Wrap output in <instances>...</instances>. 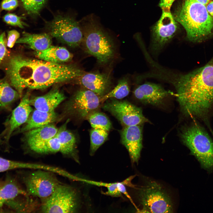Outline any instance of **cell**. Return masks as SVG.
Returning a JSON list of instances; mask_svg holds the SVG:
<instances>
[{"mask_svg": "<svg viewBox=\"0 0 213 213\" xmlns=\"http://www.w3.org/2000/svg\"><path fill=\"white\" fill-rule=\"evenodd\" d=\"M8 81L20 96L26 88L43 89L59 83L75 80L85 72L73 64H64L12 55L7 64Z\"/></svg>", "mask_w": 213, "mask_h": 213, "instance_id": "obj_1", "label": "cell"}, {"mask_svg": "<svg viewBox=\"0 0 213 213\" xmlns=\"http://www.w3.org/2000/svg\"><path fill=\"white\" fill-rule=\"evenodd\" d=\"M173 84L183 112L206 121L213 113V57L204 66L179 76Z\"/></svg>", "mask_w": 213, "mask_h": 213, "instance_id": "obj_2", "label": "cell"}, {"mask_svg": "<svg viewBox=\"0 0 213 213\" xmlns=\"http://www.w3.org/2000/svg\"><path fill=\"white\" fill-rule=\"evenodd\" d=\"M174 17L183 27L191 41L201 42L213 35V17L206 5L195 0H183Z\"/></svg>", "mask_w": 213, "mask_h": 213, "instance_id": "obj_3", "label": "cell"}, {"mask_svg": "<svg viewBox=\"0 0 213 213\" xmlns=\"http://www.w3.org/2000/svg\"><path fill=\"white\" fill-rule=\"evenodd\" d=\"M82 24L83 37L81 44L84 50L95 57L99 64H108L115 55L112 38L92 17H88Z\"/></svg>", "mask_w": 213, "mask_h": 213, "instance_id": "obj_4", "label": "cell"}, {"mask_svg": "<svg viewBox=\"0 0 213 213\" xmlns=\"http://www.w3.org/2000/svg\"><path fill=\"white\" fill-rule=\"evenodd\" d=\"M180 137L203 168H213V142L201 126L195 123L187 126L182 130Z\"/></svg>", "mask_w": 213, "mask_h": 213, "instance_id": "obj_5", "label": "cell"}, {"mask_svg": "<svg viewBox=\"0 0 213 213\" xmlns=\"http://www.w3.org/2000/svg\"><path fill=\"white\" fill-rule=\"evenodd\" d=\"M53 37L72 47L79 46L83 39V32L78 22L69 16L58 14L46 24Z\"/></svg>", "mask_w": 213, "mask_h": 213, "instance_id": "obj_6", "label": "cell"}, {"mask_svg": "<svg viewBox=\"0 0 213 213\" xmlns=\"http://www.w3.org/2000/svg\"><path fill=\"white\" fill-rule=\"evenodd\" d=\"M142 206V211L151 213H171L172 204L170 198L162 186L154 181L148 182L138 192Z\"/></svg>", "mask_w": 213, "mask_h": 213, "instance_id": "obj_7", "label": "cell"}, {"mask_svg": "<svg viewBox=\"0 0 213 213\" xmlns=\"http://www.w3.org/2000/svg\"><path fill=\"white\" fill-rule=\"evenodd\" d=\"M77 193L71 187L60 184L52 194L45 199L41 206L45 213H73L78 206Z\"/></svg>", "mask_w": 213, "mask_h": 213, "instance_id": "obj_8", "label": "cell"}, {"mask_svg": "<svg viewBox=\"0 0 213 213\" xmlns=\"http://www.w3.org/2000/svg\"><path fill=\"white\" fill-rule=\"evenodd\" d=\"M109 99L102 108L115 117L124 127L141 125L149 122L140 108L125 100Z\"/></svg>", "mask_w": 213, "mask_h": 213, "instance_id": "obj_9", "label": "cell"}, {"mask_svg": "<svg viewBox=\"0 0 213 213\" xmlns=\"http://www.w3.org/2000/svg\"><path fill=\"white\" fill-rule=\"evenodd\" d=\"M25 183L29 194L45 199L51 195L60 184L52 173L40 170L30 173L25 178Z\"/></svg>", "mask_w": 213, "mask_h": 213, "instance_id": "obj_10", "label": "cell"}, {"mask_svg": "<svg viewBox=\"0 0 213 213\" xmlns=\"http://www.w3.org/2000/svg\"><path fill=\"white\" fill-rule=\"evenodd\" d=\"M177 29V25L170 11H162L161 17L152 31V47L158 51L163 48L173 38Z\"/></svg>", "mask_w": 213, "mask_h": 213, "instance_id": "obj_11", "label": "cell"}, {"mask_svg": "<svg viewBox=\"0 0 213 213\" xmlns=\"http://www.w3.org/2000/svg\"><path fill=\"white\" fill-rule=\"evenodd\" d=\"M101 103L99 96L85 88L76 92L71 102L70 107L78 117L85 120L90 114L99 108Z\"/></svg>", "mask_w": 213, "mask_h": 213, "instance_id": "obj_12", "label": "cell"}, {"mask_svg": "<svg viewBox=\"0 0 213 213\" xmlns=\"http://www.w3.org/2000/svg\"><path fill=\"white\" fill-rule=\"evenodd\" d=\"M30 100V93L27 92L19 104L13 111L9 118L5 122V128L1 135L7 144L14 130L26 122L32 112Z\"/></svg>", "mask_w": 213, "mask_h": 213, "instance_id": "obj_13", "label": "cell"}, {"mask_svg": "<svg viewBox=\"0 0 213 213\" xmlns=\"http://www.w3.org/2000/svg\"><path fill=\"white\" fill-rule=\"evenodd\" d=\"M141 125L124 126L120 131L121 142L128 152L132 163H138L142 148Z\"/></svg>", "mask_w": 213, "mask_h": 213, "instance_id": "obj_14", "label": "cell"}, {"mask_svg": "<svg viewBox=\"0 0 213 213\" xmlns=\"http://www.w3.org/2000/svg\"><path fill=\"white\" fill-rule=\"evenodd\" d=\"M75 80L76 83L101 97L107 93L112 84L111 76L106 73L86 72Z\"/></svg>", "mask_w": 213, "mask_h": 213, "instance_id": "obj_15", "label": "cell"}, {"mask_svg": "<svg viewBox=\"0 0 213 213\" xmlns=\"http://www.w3.org/2000/svg\"><path fill=\"white\" fill-rule=\"evenodd\" d=\"M169 93L159 84L149 82L139 85L133 92L135 96L139 101L153 105L161 104Z\"/></svg>", "mask_w": 213, "mask_h": 213, "instance_id": "obj_16", "label": "cell"}, {"mask_svg": "<svg viewBox=\"0 0 213 213\" xmlns=\"http://www.w3.org/2000/svg\"><path fill=\"white\" fill-rule=\"evenodd\" d=\"M65 99L64 93L56 88L47 94L30 99L31 105L35 109L46 112L54 111L55 109Z\"/></svg>", "mask_w": 213, "mask_h": 213, "instance_id": "obj_17", "label": "cell"}, {"mask_svg": "<svg viewBox=\"0 0 213 213\" xmlns=\"http://www.w3.org/2000/svg\"><path fill=\"white\" fill-rule=\"evenodd\" d=\"M52 43L51 36L49 33L35 34L24 32L22 36L18 39L16 43L26 45L36 51L47 49L51 46Z\"/></svg>", "mask_w": 213, "mask_h": 213, "instance_id": "obj_18", "label": "cell"}, {"mask_svg": "<svg viewBox=\"0 0 213 213\" xmlns=\"http://www.w3.org/2000/svg\"><path fill=\"white\" fill-rule=\"evenodd\" d=\"M36 55L39 59L58 64L68 62L73 57L72 54L66 48L51 45L45 50L36 51Z\"/></svg>", "mask_w": 213, "mask_h": 213, "instance_id": "obj_19", "label": "cell"}, {"mask_svg": "<svg viewBox=\"0 0 213 213\" xmlns=\"http://www.w3.org/2000/svg\"><path fill=\"white\" fill-rule=\"evenodd\" d=\"M54 111L46 112L35 109L32 112L25 125L20 130L21 132H26L30 130L50 124L57 118Z\"/></svg>", "mask_w": 213, "mask_h": 213, "instance_id": "obj_20", "label": "cell"}, {"mask_svg": "<svg viewBox=\"0 0 213 213\" xmlns=\"http://www.w3.org/2000/svg\"><path fill=\"white\" fill-rule=\"evenodd\" d=\"M54 125L49 124L26 132L25 138L28 146L54 137L58 131Z\"/></svg>", "mask_w": 213, "mask_h": 213, "instance_id": "obj_21", "label": "cell"}, {"mask_svg": "<svg viewBox=\"0 0 213 213\" xmlns=\"http://www.w3.org/2000/svg\"><path fill=\"white\" fill-rule=\"evenodd\" d=\"M20 94L14 89L8 80H0V109H8L19 98Z\"/></svg>", "mask_w": 213, "mask_h": 213, "instance_id": "obj_22", "label": "cell"}, {"mask_svg": "<svg viewBox=\"0 0 213 213\" xmlns=\"http://www.w3.org/2000/svg\"><path fill=\"white\" fill-rule=\"evenodd\" d=\"M56 136L60 144V152L64 155H74L76 144L74 135L63 127L58 130Z\"/></svg>", "mask_w": 213, "mask_h": 213, "instance_id": "obj_23", "label": "cell"}, {"mask_svg": "<svg viewBox=\"0 0 213 213\" xmlns=\"http://www.w3.org/2000/svg\"><path fill=\"white\" fill-rule=\"evenodd\" d=\"M33 151L41 154H47L60 152V145L56 135L48 140L28 146Z\"/></svg>", "mask_w": 213, "mask_h": 213, "instance_id": "obj_24", "label": "cell"}, {"mask_svg": "<svg viewBox=\"0 0 213 213\" xmlns=\"http://www.w3.org/2000/svg\"><path fill=\"white\" fill-rule=\"evenodd\" d=\"M130 91L128 78L124 77L120 79L114 88L100 97L101 103L110 98L121 99L127 96Z\"/></svg>", "mask_w": 213, "mask_h": 213, "instance_id": "obj_25", "label": "cell"}, {"mask_svg": "<svg viewBox=\"0 0 213 213\" xmlns=\"http://www.w3.org/2000/svg\"><path fill=\"white\" fill-rule=\"evenodd\" d=\"M26 193L14 183L9 182L0 187V206L19 195Z\"/></svg>", "mask_w": 213, "mask_h": 213, "instance_id": "obj_26", "label": "cell"}, {"mask_svg": "<svg viewBox=\"0 0 213 213\" xmlns=\"http://www.w3.org/2000/svg\"><path fill=\"white\" fill-rule=\"evenodd\" d=\"M108 131L104 130L93 128L91 130L90 154L93 155L99 148L106 140Z\"/></svg>", "mask_w": 213, "mask_h": 213, "instance_id": "obj_27", "label": "cell"}, {"mask_svg": "<svg viewBox=\"0 0 213 213\" xmlns=\"http://www.w3.org/2000/svg\"><path fill=\"white\" fill-rule=\"evenodd\" d=\"M93 128L101 129L109 131L111 128V122L103 113L94 111L88 116L87 119Z\"/></svg>", "mask_w": 213, "mask_h": 213, "instance_id": "obj_28", "label": "cell"}, {"mask_svg": "<svg viewBox=\"0 0 213 213\" xmlns=\"http://www.w3.org/2000/svg\"><path fill=\"white\" fill-rule=\"evenodd\" d=\"M24 9L29 15L35 17L38 15L48 0H20Z\"/></svg>", "mask_w": 213, "mask_h": 213, "instance_id": "obj_29", "label": "cell"}, {"mask_svg": "<svg viewBox=\"0 0 213 213\" xmlns=\"http://www.w3.org/2000/svg\"><path fill=\"white\" fill-rule=\"evenodd\" d=\"M83 180L90 184L106 188L107 191L105 192H102L104 194L113 197H121L122 196V194L118 189L117 182L107 183L85 179H83Z\"/></svg>", "mask_w": 213, "mask_h": 213, "instance_id": "obj_30", "label": "cell"}, {"mask_svg": "<svg viewBox=\"0 0 213 213\" xmlns=\"http://www.w3.org/2000/svg\"><path fill=\"white\" fill-rule=\"evenodd\" d=\"M25 166L24 164L0 157V172Z\"/></svg>", "mask_w": 213, "mask_h": 213, "instance_id": "obj_31", "label": "cell"}, {"mask_svg": "<svg viewBox=\"0 0 213 213\" xmlns=\"http://www.w3.org/2000/svg\"><path fill=\"white\" fill-rule=\"evenodd\" d=\"M23 18L14 14L9 13L5 15L3 17L4 21L6 24L12 26H17L21 28H24L25 24L22 21Z\"/></svg>", "mask_w": 213, "mask_h": 213, "instance_id": "obj_32", "label": "cell"}, {"mask_svg": "<svg viewBox=\"0 0 213 213\" xmlns=\"http://www.w3.org/2000/svg\"><path fill=\"white\" fill-rule=\"evenodd\" d=\"M20 37V34L17 30H12L8 31L7 45V47L12 48Z\"/></svg>", "mask_w": 213, "mask_h": 213, "instance_id": "obj_33", "label": "cell"}, {"mask_svg": "<svg viewBox=\"0 0 213 213\" xmlns=\"http://www.w3.org/2000/svg\"><path fill=\"white\" fill-rule=\"evenodd\" d=\"M18 5V0H3L1 8L2 10L10 11L15 9Z\"/></svg>", "mask_w": 213, "mask_h": 213, "instance_id": "obj_34", "label": "cell"}, {"mask_svg": "<svg viewBox=\"0 0 213 213\" xmlns=\"http://www.w3.org/2000/svg\"><path fill=\"white\" fill-rule=\"evenodd\" d=\"M6 35L4 32L0 33V66L6 53Z\"/></svg>", "mask_w": 213, "mask_h": 213, "instance_id": "obj_35", "label": "cell"}, {"mask_svg": "<svg viewBox=\"0 0 213 213\" xmlns=\"http://www.w3.org/2000/svg\"><path fill=\"white\" fill-rule=\"evenodd\" d=\"M175 0H160L159 7L162 11H170V9L172 3Z\"/></svg>", "mask_w": 213, "mask_h": 213, "instance_id": "obj_36", "label": "cell"}, {"mask_svg": "<svg viewBox=\"0 0 213 213\" xmlns=\"http://www.w3.org/2000/svg\"><path fill=\"white\" fill-rule=\"evenodd\" d=\"M206 6L208 13L213 17V0L210 1Z\"/></svg>", "mask_w": 213, "mask_h": 213, "instance_id": "obj_37", "label": "cell"}, {"mask_svg": "<svg viewBox=\"0 0 213 213\" xmlns=\"http://www.w3.org/2000/svg\"><path fill=\"white\" fill-rule=\"evenodd\" d=\"M199 2L202 4L205 5H207L210 1V0H195Z\"/></svg>", "mask_w": 213, "mask_h": 213, "instance_id": "obj_38", "label": "cell"}, {"mask_svg": "<svg viewBox=\"0 0 213 213\" xmlns=\"http://www.w3.org/2000/svg\"><path fill=\"white\" fill-rule=\"evenodd\" d=\"M2 142H3V141L1 139V138L0 137V145L2 143Z\"/></svg>", "mask_w": 213, "mask_h": 213, "instance_id": "obj_39", "label": "cell"}, {"mask_svg": "<svg viewBox=\"0 0 213 213\" xmlns=\"http://www.w3.org/2000/svg\"><path fill=\"white\" fill-rule=\"evenodd\" d=\"M1 186L0 185V187Z\"/></svg>", "mask_w": 213, "mask_h": 213, "instance_id": "obj_40", "label": "cell"}]
</instances>
